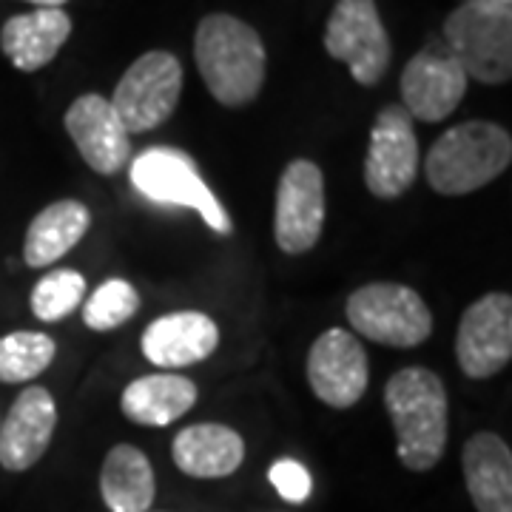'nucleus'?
<instances>
[{
    "label": "nucleus",
    "instance_id": "obj_1",
    "mask_svg": "<svg viewBox=\"0 0 512 512\" xmlns=\"http://www.w3.org/2000/svg\"><path fill=\"white\" fill-rule=\"evenodd\" d=\"M194 60L208 92L228 109L248 106L265 86V43L254 26L234 15H208L200 20Z\"/></svg>",
    "mask_w": 512,
    "mask_h": 512
},
{
    "label": "nucleus",
    "instance_id": "obj_2",
    "mask_svg": "<svg viewBox=\"0 0 512 512\" xmlns=\"http://www.w3.org/2000/svg\"><path fill=\"white\" fill-rule=\"evenodd\" d=\"M384 407L396 427L399 458L407 470H433L447 450V387L427 367H404L384 387Z\"/></svg>",
    "mask_w": 512,
    "mask_h": 512
},
{
    "label": "nucleus",
    "instance_id": "obj_3",
    "mask_svg": "<svg viewBox=\"0 0 512 512\" xmlns=\"http://www.w3.org/2000/svg\"><path fill=\"white\" fill-rule=\"evenodd\" d=\"M512 160V137L495 123L470 120L444 131L424 160V177L436 194L461 197L490 185Z\"/></svg>",
    "mask_w": 512,
    "mask_h": 512
},
{
    "label": "nucleus",
    "instance_id": "obj_4",
    "mask_svg": "<svg viewBox=\"0 0 512 512\" xmlns=\"http://www.w3.org/2000/svg\"><path fill=\"white\" fill-rule=\"evenodd\" d=\"M447 52L467 80L501 86L512 77V9L501 0H467L444 20Z\"/></svg>",
    "mask_w": 512,
    "mask_h": 512
},
{
    "label": "nucleus",
    "instance_id": "obj_5",
    "mask_svg": "<svg viewBox=\"0 0 512 512\" xmlns=\"http://www.w3.org/2000/svg\"><path fill=\"white\" fill-rule=\"evenodd\" d=\"M348 322L387 348H419L433 333V313L419 293L396 282H370L350 293Z\"/></svg>",
    "mask_w": 512,
    "mask_h": 512
},
{
    "label": "nucleus",
    "instance_id": "obj_6",
    "mask_svg": "<svg viewBox=\"0 0 512 512\" xmlns=\"http://www.w3.org/2000/svg\"><path fill=\"white\" fill-rule=\"evenodd\" d=\"M131 183L151 202L194 208L217 234H231L228 211L205 185L197 163L180 148L154 146L137 154V160L131 163Z\"/></svg>",
    "mask_w": 512,
    "mask_h": 512
},
{
    "label": "nucleus",
    "instance_id": "obj_7",
    "mask_svg": "<svg viewBox=\"0 0 512 512\" xmlns=\"http://www.w3.org/2000/svg\"><path fill=\"white\" fill-rule=\"evenodd\" d=\"M183 94V66L171 52H146L120 77L111 109L128 134H146L177 111Z\"/></svg>",
    "mask_w": 512,
    "mask_h": 512
},
{
    "label": "nucleus",
    "instance_id": "obj_8",
    "mask_svg": "<svg viewBox=\"0 0 512 512\" xmlns=\"http://www.w3.org/2000/svg\"><path fill=\"white\" fill-rule=\"evenodd\" d=\"M325 52L348 63L359 86H376L390 66V37L376 0H336L325 29Z\"/></svg>",
    "mask_w": 512,
    "mask_h": 512
},
{
    "label": "nucleus",
    "instance_id": "obj_9",
    "mask_svg": "<svg viewBox=\"0 0 512 512\" xmlns=\"http://www.w3.org/2000/svg\"><path fill=\"white\" fill-rule=\"evenodd\" d=\"M325 225V177L311 160H293L279 177L274 211L276 245L285 254H308Z\"/></svg>",
    "mask_w": 512,
    "mask_h": 512
},
{
    "label": "nucleus",
    "instance_id": "obj_10",
    "mask_svg": "<svg viewBox=\"0 0 512 512\" xmlns=\"http://www.w3.org/2000/svg\"><path fill=\"white\" fill-rule=\"evenodd\" d=\"M419 174V140L413 117L402 106H384L370 128L365 185L379 200H396Z\"/></svg>",
    "mask_w": 512,
    "mask_h": 512
},
{
    "label": "nucleus",
    "instance_id": "obj_11",
    "mask_svg": "<svg viewBox=\"0 0 512 512\" xmlns=\"http://www.w3.org/2000/svg\"><path fill=\"white\" fill-rule=\"evenodd\" d=\"M456 356L464 376L490 379L512 359V296L487 293L473 302L458 325Z\"/></svg>",
    "mask_w": 512,
    "mask_h": 512
},
{
    "label": "nucleus",
    "instance_id": "obj_12",
    "mask_svg": "<svg viewBox=\"0 0 512 512\" xmlns=\"http://www.w3.org/2000/svg\"><path fill=\"white\" fill-rule=\"evenodd\" d=\"M467 94V74L447 52V46L430 43L413 57L402 72V109L421 123H439L461 106Z\"/></svg>",
    "mask_w": 512,
    "mask_h": 512
},
{
    "label": "nucleus",
    "instance_id": "obj_13",
    "mask_svg": "<svg viewBox=\"0 0 512 512\" xmlns=\"http://www.w3.org/2000/svg\"><path fill=\"white\" fill-rule=\"evenodd\" d=\"M367 353L362 342L342 328L325 330L308 353V382L313 396L328 407L345 410L365 396Z\"/></svg>",
    "mask_w": 512,
    "mask_h": 512
},
{
    "label": "nucleus",
    "instance_id": "obj_14",
    "mask_svg": "<svg viewBox=\"0 0 512 512\" xmlns=\"http://www.w3.org/2000/svg\"><path fill=\"white\" fill-rule=\"evenodd\" d=\"M63 126L74 140L80 157L92 165L97 174H117L131 163V134L111 109L103 94H80L74 100Z\"/></svg>",
    "mask_w": 512,
    "mask_h": 512
},
{
    "label": "nucleus",
    "instance_id": "obj_15",
    "mask_svg": "<svg viewBox=\"0 0 512 512\" xmlns=\"http://www.w3.org/2000/svg\"><path fill=\"white\" fill-rule=\"evenodd\" d=\"M57 407L46 387H26L0 424V464L9 473L35 467L55 436Z\"/></svg>",
    "mask_w": 512,
    "mask_h": 512
},
{
    "label": "nucleus",
    "instance_id": "obj_16",
    "mask_svg": "<svg viewBox=\"0 0 512 512\" xmlns=\"http://www.w3.org/2000/svg\"><path fill=\"white\" fill-rule=\"evenodd\" d=\"M220 345V328L205 313L180 311L154 319L143 333V353L157 367H188L205 362Z\"/></svg>",
    "mask_w": 512,
    "mask_h": 512
},
{
    "label": "nucleus",
    "instance_id": "obj_17",
    "mask_svg": "<svg viewBox=\"0 0 512 512\" xmlns=\"http://www.w3.org/2000/svg\"><path fill=\"white\" fill-rule=\"evenodd\" d=\"M72 35V18L63 9H35L15 15L0 29V49L18 72L49 66Z\"/></svg>",
    "mask_w": 512,
    "mask_h": 512
},
{
    "label": "nucleus",
    "instance_id": "obj_18",
    "mask_svg": "<svg viewBox=\"0 0 512 512\" xmlns=\"http://www.w3.org/2000/svg\"><path fill=\"white\" fill-rule=\"evenodd\" d=\"M467 493L478 512H512V453L495 433H476L461 453Z\"/></svg>",
    "mask_w": 512,
    "mask_h": 512
},
{
    "label": "nucleus",
    "instance_id": "obj_19",
    "mask_svg": "<svg viewBox=\"0 0 512 512\" xmlns=\"http://www.w3.org/2000/svg\"><path fill=\"white\" fill-rule=\"evenodd\" d=\"M174 464L191 478H225L245 461V441L225 424H191L174 439Z\"/></svg>",
    "mask_w": 512,
    "mask_h": 512
},
{
    "label": "nucleus",
    "instance_id": "obj_20",
    "mask_svg": "<svg viewBox=\"0 0 512 512\" xmlns=\"http://www.w3.org/2000/svg\"><path fill=\"white\" fill-rule=\"evenodd\" d=\"M197 384L180 373H151L123 390L120 407L128 421L143 427H165L183 419L197 404Z\"/></svg>",
    "mask_w": 512,
    "mask_h": 512
},
{
    "label": "nucleus",
    "instance_id": "obj_21",
    "mask_svg": "<svg viewBox=\"0 0 512 512\" xmlns=\"http://www.w3.org/2000/svg\"><path fill=\"white\" fill-rule=\"evenodd\" d=\"M92 225V211L77 200H60L37 214L23 242V259L29 268H46L72 251L86 237Z\"/></svg>",
    "mask_w": 512,
    "mask_h": 512
},
{
    "label": "nucleus",
    "instance_id": "obj_22",
    "mask_svg": "<svg viewBox=\"0 0 512 512\" xmlns=\"http://www.w3.org/2000/svg\"><path fill=\"white\" fill-rule=\"evenodd\" d=\"M100 493L111 512H146L157 493L146 453L131 444L111 447L100 470Z\"/></svg>",
    "mask_w": 512,
    "mask_h": 512
},
{
    "label": "nucleus",
    "instance_id": "obj_23",
    "mask_svg": "<svg viewBox=\"0 0 512 512\" xmlns=\"http://www.w3.org/2000/svg\"><path fill=\"white\" fill-rule=\"evenodd\" d=\"M55 359V339L35 330H15L0 339V382L23 384L40 376Z\"/></svg>",
    "mask_w": 512,
    "mask_h": 512
},
{
    "label": "nucleus",
    "instance_id": "obj_24",
    "mask_svg": "<svg viewBox=\"0 0 512 512\" xmlns=\"http://www.w3.org/2000/svg\"><path fill=\"white\" fill-rule=\"evenodd\" d=\"M140 311L137 288L126 279H106L83 305V322L92 330H114Z\"/></svg>",
    "mask_w": 512,
    "mask_h": 512
},
{
    "label": "nucleus",
    "instance_id": "obj_25",
    "mask_svg": "<svg viewBox=\"0 0 512 512\" xmlns=\"http://www.w3.org/2000/svg\"><path fill=\"white\" fill-rule=\"evenodd\" d=\"M86 299V279L77 271H52L32 291V313L40 322H60Z\"/></svg>",
    "mask_w": 512,
    "mask_h": 512
},
{
    "label": "nucleus",
    "instance_id": "obj_26",
    "mask_svg": "<svg viewBox=\"0 0 512 512\" xmlns=\"http://www.w3.org/2000/svg\"><path fill=\"white\" fill-rule=\"evenodd\" d=\"M271 484L276 487V493L282 495L285 501H293V504H302V501H308L311 498L313 490V481L311 473L299 464V461H293V458H282V461H276L274 467H271Z\"/></svg>",
    "mask_w": 512,
    "mask_h": 512
},
{
    "label": "nucleus",
    "instance_id": "obj_27",
    "mask_svg": "<svg viewBox=\"0 0 512 512\" xmlns=\"http://www.w3.org/2000/svg\"><path fill=\"white\" fill-rule=\"evenodd\" d=\"M26 3H35L37 9H60L66 0H26Z\"/></svg>",
    "mask_w": 512,
    "mask_h": 512
},
{
    "label": "nucleus",
    "instance_id": "obj_28",
    "mask_svg": "<svg viewBox=\"0 0 512 512\" xmlns=\"http://www.w3.org/2000/svg\"><path fill=\"white\" fill-rule=\"evenodd\" d=\"M501 3H510V0H501Z\"/></svg>",
    "mask_w": 512,
    "mask_h": 512
}]
</instances>
